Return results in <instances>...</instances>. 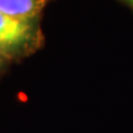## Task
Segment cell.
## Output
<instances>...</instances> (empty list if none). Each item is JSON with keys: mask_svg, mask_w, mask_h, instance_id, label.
I'll return each instance as SVG.
<instances>
[{"mask_svg": "<svg viewBox=\"0 0 133 133\" xmlns=\"http://www.w3.org/2000/svg\"><path fill=\"white\" fill-rule=\"evenodd\" d=\"M119 1H122L124 5H127L129 9L133 10V0H119Z\"/></svg>", "mask_w": 133, "mask_h": 133, "instance_id": "cell-3", "label": "cell"}, {"mask_svg": "<svg viewBox=\"0 0 133 133\" xmlns=\"http://www.w3.org/2000/svg\"><path fill=\"white\" fill-rule=\"evenodd\" d=\"M4 57H5V56H3V54L0 53V64H1L3 62H4V61H3V59H4Z\"/></svg>", "mask_w": 133, "mask_h": 133, "instance_id": "cell-4", "label": "cell"}, {"mask_svg": "<svg viewBox=\"0 0 133 133\" xmlns=\"http://www.w3.org/2000/svg\"><path fill=\"white\" fill-rule=\"evenodd\" d=\"M47 0H0V11L19 19L33 20Z\"/></svg>", "mask_w": 133, "mask_h": 133, "instance_id": "cell-2", "label": "cell"}, {"mask_svg": "<svg viewBox=\"0 0 133 133\" xmlns=\"http://www.w3.org/2000/svg\"><path fill=\"white\" fill-rule=\"evenodd\" d=\"M36 36L33 20L19 19L0 11V53L9 56L24 51Z\"/></svg>", "mask_w": 133, "mask_h": 133, "instance_id": "cell-1", "label": "cell"}]
</instances>
